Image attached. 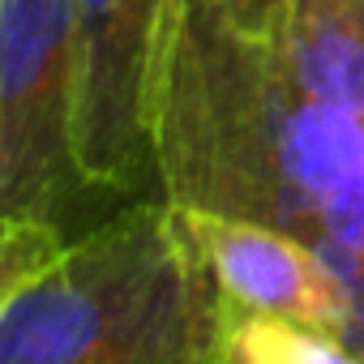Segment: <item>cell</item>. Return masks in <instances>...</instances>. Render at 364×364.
I'll use <instances>...</instances> for the list:
<instances>
[{"instance_id": "6da1fadb", "label": "cell", "mask_w": 364, "mask_h": 364, "mask_svg": "<svg viewBox=\"0 0 364 364\" xmlns=\"http://www.w3.org/2000/svg\"><path fill=\"white\" fill-rule=\"evenodd\" d=\"M159 198L291 232L347 283L364 360V0H287L274 31L171 0L154 95Z\"/></svg>"}, {"instance_id": "7a4b0ae2", "label": "cell", "mask_w": 364, "mask_h": 364, "mask_svg": "<svg viewBox=\"0 0 364 364\" xmlns=\"http://www.w3.org/2000/svg\"><path fill=\"white\" fill-rule=\"evenodd\" d=\"M228 304L167 198L65 240L0 309V364H210Z\"/></svg>"}, {"instance_id": "3957f363", "label": "cell", "mask_w": 364, "mask_h": 364, "mask_svg": "<svg viewBox=\"0 0 364 364\" xmlns=\"http://www.w3.org/2000/svg\"><path fill=\"white\" fill-rule=\"evenodd\" d=\"M0 193L65 240L116 210L77 159L73 0H0Z\"/></svg>"}, {"instance_id": "277c9868", "label": "cell", "mask_w": 364, "mask_h": 364, "mask_svg": "<svg viewBox=\"0 0 364 364\" xmlns=\"http://www.w3.org/2000/svg\"><path fill=\"white\" fill-rule=\"evenodd\" d=\"M77 9V159L112 202L159 198L154 95L171 0H73Z\"/></svg>"}, {"instance_id": "5b68a950", "label": "cell", "mask_w": 364, "mask_h": 364, "mask_svg": "<svg viewBox=\"0 0 364 364\" xmlns=\"http://www.w3.org/2000/svg\"><path fill=\"white\" fill-rule=\"evenodd\" d=\"M180 215L228 309L304 326L360 355V309L321 253L257 219L202 210Z\"/></svg>"}, {"instance_id": "8992f818", "label": "cell", "mask_w": 364, "mask_h": 364, "mask_svg": "<svg viewBox=\"0 0 364 364\" xmlns=\"http://www.w3.org/2000/svg\"><path fill=\"white\" fill-rule=\"evenodd\" d=\"M210 364H364L351 347L304 326L228 309L223 347Z\"/></svg>"}, {"instance_id": "52a82bcc", "label": "cell", "mask_w": 364, "mask_h": 364, "mask_svg": "<svg viewBox=\"0 0 364 364\" xmlns=\"http://www.w3.org/2000/svg\"><path fill=\"white\" fill-rule=\"evenodd\" d=\"M60 249H65V236L48 223H35V219H5L0 223V309Z\"/></svg>"}, {"instance_id": "ba28073f", "label": "cell", "mask_w": 364, "mask_h": 364, "mask_svg": "<svg viewBox=\"0 0 364 364\" xmlns=\"http://www.w3.org/2000/svg\"><path fill=\"white\" fill-rule=\"evenodd\" d=\"M228 5H232V14H236L245 26H253V31H274L279 18H283V9H287V0H228Z\"/></svg>"}, {"instance_id": "9c48e42d", "label": "cell", "mask_w": 364, "mask_h": 364, "mask_svg": "<svg viewBox=\"0 0 364 364\" xmlns=\"http://www.w3.org/2000/svg\"><path fill=\"white\" fill-rule=\"evenodd\" d=\"M5 219H14V215H5V193H0V223H5Z\"/></svg>"}]
</instances>
